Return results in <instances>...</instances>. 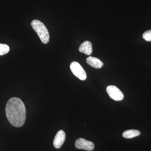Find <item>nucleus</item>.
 Returning a JSON list of instances; mask_svg holds the SVG:
<instances>
[{
  "label": "nucleus",
  "instance_id": "nucleus-3",
  "mask_svg": "<svg viewBox=\"0 0 151 151\" xmlns=\"http://www.w3.org/2000/svg\"><path fill=\"white\" fill-rule=\"evenodd\" d=\"M70 70L73 74L80 80L84 81L86 78V74L85 70L78 62L73 61L70 65Z\"/></svg>",
  "mask_w": 151,
  "mask_h": 151
},
{
  "label": "nucleus",
  "instance_id": "nucleus-7",
  "mask_svg": "<svg viewBox=\"0 0 151 151\" xmlns=\"http://www.w3.org/2000/svg\"><path fill=\"white\" fill-rule=\"evenodd\" d=\"M78 50L80 52L84 53L86 55H90L92 52V43L89 41H86L81 44Z\"/></svg>",
  "mask_w": 151,
  "mask_h": 151
},
{
  "label": "nucleus",
  "instance_id": "nucleus-8",
  "mask_svg": "<svg viewBox=\"0 0 151 151\" xmlns=\"http://www.w3.org/2000/svg\"><path fill=\"white\" fill-rule=\"evenodd\" d=\"M86 62L92 67L96 68H100L103 67V62L97 58L89 56L86 60Z\"/></svg>",
  "mask_w": 151,
  "mask_h": 151
},
{
  "label": "nucleus",
  "instance_id": "nucleus-11",
  "mask_svg": "<svg viewBox=\"0 0 151 151\" xmlns=\"http://www.w3.org/2000/svg\"><path fill=\"white\" fill-rule=\"evenodd\" d=\"M142 37L145 40L147 41H151V30L147 31L144 32L142 35Z\"/></svg>",
  "mask_w": 151,
  "mask_h": 151
},
{
  "label": "nucleus",
  "instance_id": "nucleus-6",
  "mask_svg": "<svg viewBox=\"0 0 151 151\" xmlns=\"http://www.w3.org/2000/svg\"><path fill=\"white\" fill-rule=\"evenodd\" d=\"M65 139V134L63 130H60L57 133L53 144L55 147L56 149H59L63 145Z\"/></svg>",
  "mask_w": 151,
  "mask_h": 151
},
{
  "label": "nucleus",
  "instance_id": "nucleus-2",
  "mask_svg": "<svg viewBox=\"0 0 151 151\" xmlns=\"http://www.w3.org/2000/svg\"><path fill=\"white\" fill-rule=\"evenodd\" d=\"M31 26L37 34L42 43H48L50 40L49 33L44 24L40 21L34 20L32 22Z\"/></svg>",
  "mask_w": 151,
  "mask_h": 151
},
{
  "label": "nucleus",
  "instance_id": "nucleus-5",
  "mask_svg": "<svg viewBox=\"0 0 151 151\" xmlns=\"http://www.w3.org/2000/svg\"><path fill=\"white\" fill-rule=\"evenodd\" d=\"M76 147L80 150L91 151L94 149V143L90 141L86 140L83 138H79L76 140L75 143Z\"/></svg>",
  "mask_w": 151,
  "mask_h": 151
},
{
  "label": "nucleus",
  "instance_id": "nucleus-4",
  "mask_svg": "<svg viewBox=\"0 0 151 151\" xmlns=\"http://www.w3.org/2000/svg\"><path fill=\"white\" fill-rule=\"evenodd\" d=\"M106 91L109 97L115 101H121L124 99L123 92L116 86L109 85L107 86Z\"/></svg>",
  "mask_w": 151,
  "mask_h": 151
},
{
  "label": "nucleus",
  "instance_id": "nucleus-1",
  "mask_svg": "<svg viewBox=\"0 0 151 151\" xmlns=\"http://www.w3.org/2000/svg\"><path fill=\"white\" fill-rule=\"evenodd\" d=\"M6 114L9 122L12 126L20 127L24 124L26 111L23 102L19 98L12 97L7 103Z\"/></svg>",
  "mask_w": 151,
  "mask_h": 151
},
{
  "label": "nucleus",
  "instance_id": "nucleus-10",
  "mask_svg": "<svg viewBox=\"0 0 151 151\" xmlns=\"http://www.w3.org/2000/svg\"><path fill=\"white\" fill-rule=\"evenodd\" d=\"M9 50L10 47L8 45L5 44L0 43V55L7 54Z\"/></svg>",
  "mask_w": 151,
  "mask_h": 151
},
{
  "label": "nucleus",
  "instance_id": "nucleus-9",
  "mask_svg": "<svg viewBox=\"0 0 151 151\" xmlns=\"http://www.w3.org/2000/svg\"><path fill=\"white\" fill-rule=\"evenodd\" d=\"M141 134V132L137 130L131 129L125 131L123 133V137L126 139H132Z\"/></svg>",
  "mask_w": 151,
  "mask_h": 151
}]
</instances>
